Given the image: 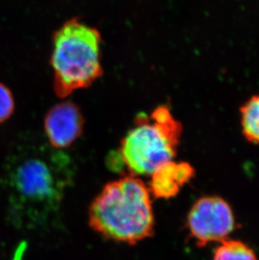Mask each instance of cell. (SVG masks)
Wrapping results in <instances>:
<instances>
[{
	"instance_id": "8992f818",
	"label": "cell",
	"mask_w": 259,
	"mask_h": 260,
	"mask_svg": "<svg viewBox=\"0 0 259 260\" xmlns=\"http://www.w3.org/2000/svg\"><path fill=\"white\" fill-rule=\"evenodd\" d=\"M84 125L81 110L72 101H63L50 109L44 119V129L50 146L68 148L80 138Z\"/></svg>"
},
{
	"instance_id": "277c9868",
	"label": "cell",
	"mask_w": 259,
	"mask_h": 260,
	"mask_svg": "<svg viewBox=\"0 0 259 260\" xmlns=\"http://www.w3.org/2000/svg\"><path fill=\"white\" fill-rule=\"evenodd\" d=\"M101 35L74 18L54 33L51 66L56 96L67 98L74 91L88 88L103 74Z\"/></svg>"
},
{
	"instance_id": "6da1fadb",
	"label": "cell",
	"mask_w": 259,
	"mask_h": 260,
	"mask_svg": "<svg viewBox=\"0 0 259 260\" xmlns=\"http://www.w3.org/2000/svg\"><path fill=\"white\" fill-rule=\"evenodd\" d=\"M151 196L139 177L110 182L89 206V226L108 240L135 245L154 233Z\"/></svg>"
},
{
	"instance_id": "5b68a950",
	"label": "cell",
	"mask_w": 259,
	"mask_h": 260,
	"mask_svg": "<svg viewBox=\"0 0 259 260\" xmlns=\"http://www.w3.org/2000/svg\"><path fill=\"white\" fill-rule=\"evenodd\" d=\"M191 238L200 247L228 239L235 228L234 214L230 205L217 197H205L191 207L187 218Z\"/></svg>"
},
{
	"instance_id": "7a4b0ae2",
	"label": "cell",
	"mask_w": 259,
	"mask_h": 260,
	"mask_svg": "<svg viewBox=\"0 0 259 260\" xmlns=\"http://www.w3.org/2000/svg\"><path fill=\"white\" fill-rule=\"evenodd\" d=\"M74 173L68 155L42 147L15 165L10 183L31 221L44 223L60 208Z\"/></svg>"
},
{
	"instance_id": "ba28073f",
	"label": "cell",
	"mask_w": 259,
	"mask_h": 260,
	"mask_svg": "<svg viewBox=\"0 0 259 260\" xmlns=\"http://www.w3.org/2000/svg\"><path fill=\"white\" fill-rule=\"evenodd\" d=\"M241 124L245 138L259 145V94L252 96L242 106Z\"/></svg>"
},
{
	"instance_id": "9c48e42d",
	"label": "cell",
	"mask_w": 259,
	"mask_h": 260,
	"mask_svg": "<svg viewBox=\"0 0 259 260\" xmlns=\"http://www.w3.org/2000/svg\"><path fill=\"white\" fill-rule=\"evenodd\" d=\"M213 260H258L254 251L241 241L225 239L220 242Z\"/></svg>"
},
{
	"instance_id": "52a82bcc",
	"label": "cell",
	"mask_w": 259,
	"mask_h": 260,
	"mask_svg": "<svg viewBox=\"0 0 259 260\" xmlns=\"http://www.w3.org/2000/svg\"><path fill=\"white\" fill-rule=\"evenodd\" d=\"M193 175L195 170L189 164L174 160L163 165L150 176L148 189L156 199H170L179 194Z\"/></svg>"
},
{
	"instance_id": "30bf717a",
	"label": "cell",
	"mask_w": 259,
	"mask_h": 260,
	"mask_svg": "<svg viewBox=\"0 0 259 260\" xmlns=\"http://www.w3.org/2000/svg\"><path fill=\"white\" fill-rule=\"evenodd\" d=\"M15 110V100L12 92L0 83V124L12 116Z\"/></svg>"
},
{
	"instance_id": "3957f363",
	"label": "cell",
	"mask_w": 259,
	"mask_h": 260,
	"mask_svg": "<svg viewBox=\"0 0 259 260\" xmlns=\"http://www.w3.org/2000/svg\"><path fill=\"white\" fill-rule=\"evenodd\" d=\"M181 123L166 106L150 115L139 114L134 125L120 142L111 162L133 176H151L156 170L174 161L181 138Z\"/></svg>"
}]
</instances>
